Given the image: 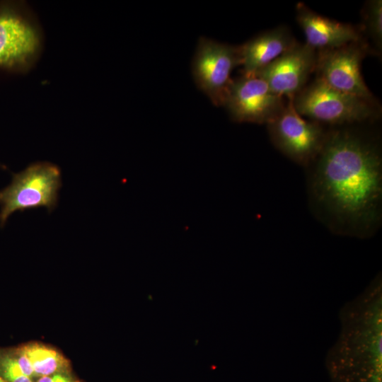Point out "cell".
I'll return each mask as SVG.
<instances>
[{
    "label": "cell",
    "instance_id": "1",
    "mask_svg": "<svg viewBox=\"0 0 382 382\" xmlns=\"http://www.w3.org/2000/svg\"><path fill=\"white\" fill-rule=\"evenodd\" d=\"M330 128L307 166L314 216L333 233L367 238L382 223V154L378 138L355 127Z\"/></svg>",
    "mask_w": 382,
    "mask_h": 382
},
{
    "label": "cell",
    "instance_id": "2",
    "mask_svg": "<svg viewBox=\"0 0 382 382\" xmlns=\"http://www.w3.org/2000/svg\"><path fill=\"white\" fill-rule=\"evenodd\" d=\"M381 278L345 306L342 330L327 357L331 382H382Z\"/></svg>",
    "mask_w": 382,
    "mask_h": 382
},
{
    "label": "cell",
    "instance_id": "3",
    "mask_svg": "<svg viewBox=\"0 0 382 382\" xmlns=\"http://www.w3.org/2000/svg\"><path fill=\"white\" fill-rule=\"evenodd\" d=\"M291 100L301 116L335 127L373 121L379 116L376 101L342 93L317 79Z\"/></svg>",
    "mask_w": 382,
    "mask_h": 382
},
{
    "label": "cell",
    "instance_id": "4",
    "mask_svg": "<svg viewBox=\"0 0 382 382\" xmlns=\"http://www.w3.org/2000/svg\"><path fill=\"white\" fill-rule=\"evenodd\" d=\"M41 28L24 1H0V69L26 73L42 49Z\"/></svg>",
    "mask_w": 382,
    "mask_h": 382
},
{
    "label": "cell",
    "instance_id": "5",
    "mask_svg": "<svg viewBox=\"0 0 382 382\" xmlns=\"http://www.w3.org/2000/svg\"><path fill=\"white\" fill-rule=\"evenodd\" d=\"M62 185L61 168L48 161L32 163L12 173L11 183L0 190V227L17 211L45 207L51 213L58 204Z\"/></svg>",
    "mask_w": 382,
    "mask_h": 382
},
{
    "label": "cell",
    "instance_id": "6",
    "mask_svg": "<svg viewBox=\"0 0 382 382\" xmlns=\"http://www.w3.org/2000/svg\"><path fill=\"white\" fill-rule=\"evenodd\" d=\"M274 146L293 162L307 167L318 155L328 131L323 125L306 120L295 110L291 99L267 124Z\"/></svg>",
    "mask_w": 382,
    "mask_h": 382
},
{
    "label": "cell",
    "instance_id": "7",
    "mask_svg": "<svg viewBox=\"0 0 382 382\" xmlns=\"http://www.w3.org/2000/svg\"><path fill=\"white\" fill-rule=\"evenodd\" d=\"M241 45L233 46L201 37L192 62L197 87L216 106H223L232 82L233 69L241 65Z\"/></svg>",
    "mask_w": 382,
    "mask_h": 382
},
{
    "label": "cell",
    "instance_id": "8",
    "mask_svg": "<svg viewBox=\"0 0 382 382\" xmlns=\"http://www.w3.org/2000/svg\"><path fill=\"white\" fill-rule=\"evenodd\" d=\"M369 52L364 40L317 51L316 79L342 93L376 101L361 74V62Z\"/></svg>",
    "mask_w": 382,
    "mask_h": 382
},
{
    "label": "cell",
    "instance_id": "9",
    "mask_svg": "<svg viewBox=\"0 0 382 382\" xmlns=\"http://www.w3.org/2000/svg\"><path fill=\"white\" fill-rule=\"evenodd\" d=\"M285 103L284 98L274 93L262 79L242 76L232 80L223 106L233 121L267 125Z\"/></svg>",
    "mask_w": 382,
    "mask_h": 382
},
{
    "label": "cell",
    "instance_id": "10",
    "mask_svg": "<svg viewBox=\"0 0 382 382\" xmlns=\"http://www.w3.org/2000/svg\"><path fill=\"white\" fill-rule=\"evenodd\" d=\"M316 58V50L297 42L254 76L264 80L277 95L292 99L304 88L315 71Z\"/></svg>",
    "mask_w": 382,
    "mask_h": 382
},
{
    "label": "cell",
    "instance_id": "11",
    "mask_svg": "<svg viewBox=\"0 0 382 382\" xmlns=\"http://www.w3.org/2000/svg\"><path fill=\"white\" fill-rule=\"evenodd\" d=\"M296 8V19L305 35L306 44L316 51L363 40L361 30L354 25L319 15L303 3H299Z\"/></svg>",
    "mask_w": 382,
    "mask_h": 382
},
{
    "label": "cell",
    "instance_id": "12",
    "mask_svg": "<svg viewBox=\"0 0 382 382\" xmlns=\"http://www.w3.org/2000/svg\"><path fill=\"white\" fill-rule=\"evenodd\" d=\"M296 43L286 26L277 27L249 40L241 45L243 76H254Z\"/></svg>",
    "mask_w": 382,
    "mask_h": 382
},
{
    "label": "cell",
    "instance_id": "13",
    "mask_svg": "<svg viewBox=\"0 0 382 382\" xmlns=\"http://www.w3.org/2000/svg\"><path fill=\"white\" fill-rule=\"evenodd\" d=\"M27 356L33 375L44 376L59 372L65 365V359L57 351L40 345H29L21 347Z\"/></svg>",
    "mask_w": 382,
    "mask_h": 382
},
{
    "label": "cell",
    "instance_id": "14",
    "mask_svg": "<svg viewBox=\"0 0 382 382\" xmlns=\"http://www.w3.org/2000/svg\"><path fill=\"white\" fill-rule=\"evenodd\" d=\"M364 29L378 48L382 44V1H368L364 8Z\"/></svg>",
    "mask_w": 382,
    "mask_h": 382
},
{
    "label": "cell",
    "instance_id": "15",
    "mask_svg": "<svg viewBox=\"0 0 382 382\" xmlns=\"http://www.w3.org/2000/svg\"><path fill=\"white\" fill-rule=\"evenodd\" d=\"M0 375L6 382H32L20 367L14 352H0Z\"/></svg>",
    "mask_w": 382,
    "mask_h": 382
},
{
    "label": "cell",
    "instance_id": "16",
    "mask_svg": "<svg viewBox=\"0 0 382 382\" xmlns=\"http://www.w3.org/2000/svg\"><path fill=\"white\" fill-rule=\"evenodd\" d=\"M36 382H71V381L67 375L58 372L48 376H40Z\"/></svg>",
    "mask_w": 382,
    "mask_h": 382
},
{
    "label": "cell",
    "instance_id": "17",
    "mask_svg": "<svg viewBox=\"0 0 382 382\" xmlns=\"http://www.w3.org/2000/svg\"><path fill=\"white\" fill-rule=\"evenodd\" d=\"M0 168L3 169V170H7L8 169L6 166H5L4 164H1V163H0Z\"/></svg>",
    "mask_w": 382,
    "mask_h": 382
},
{
    "label": "cell",
    "instance_id": "18",
    "mask_svg": "<svg viewBox=\"0 0 382 382\" xmlns=\"http://www.w3.org/2000/svg\"><path fill=\"white\" fill-rule=\"evenodd\" d=\"M0 382H6L1 375H0Z\"/></svg>",
    "mask_w": 382,
    "mask_h": 382
}]
</instances>
